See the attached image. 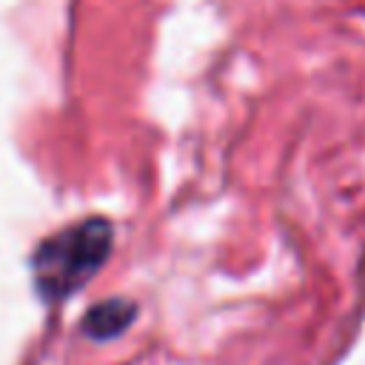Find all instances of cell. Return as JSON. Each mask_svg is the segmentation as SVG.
<instances>
[{"label": "cell", "mask_w": 365, "mask_h": 365, "mask_svg": "<svg viewBox=\"0 0 365 365\" xmlns=\"http://www.w3.org/2000/svg\"><path fill=\"white\" fill-rule=\"evenodd\" d=\"M111 254V225L103 217L74 222L43 240L31 257L34 285L43 299L57 302L80 291Z\"/></svg>", "instance_id": "1"}, {"label": "cell", "mask_w": 365, "mask_h": 365, "mask_svg": "<svg viewBox=\"0 0 365 365\" xmlns=\"http://www.w3.org/2000/svg\"><path fill=\"white\" fill-rule=\"evenodd\" d=\"M134 314L137 308L128 299H103L83 317V331L91 339H114L131 325Z\"/></svg>", "instance_id": "2"}]
</instances>
